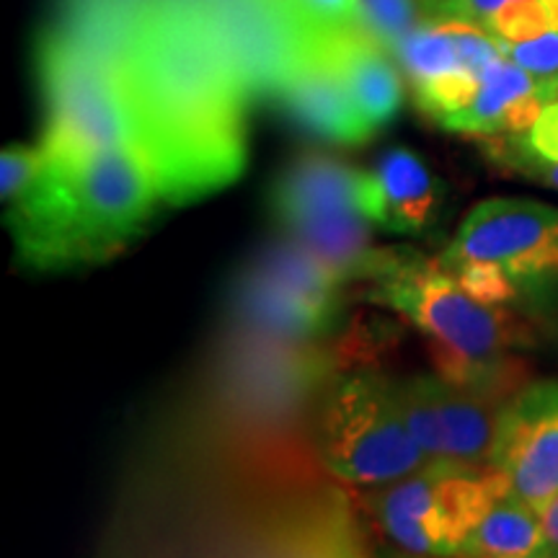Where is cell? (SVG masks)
Segmentation results:
<instances>
[{"label": "cell", "instance_id": "obj_24", "mask_svg": "<svg viewBox=\"0 0 558 558\" xmlns=\"http://www.w3.org/2000/svg\"><path fill=\"white\" fill-rule=\"evenodd\" d=\"M543 541L538 556H558V497L548 501V507L541 512Z\"/></svg>", "mask_w": 558, "mask_h": 558}, {"label": "cell", "instance_id": "obj_19", "mask_svg": "<svg viewBox=\"0 0 558 558\" xmlns=\"http://www.w3.org/2000/svg\"><path fill=\"white\" fill-rule=\"evenodd\" d=\"M362 29L396 58L403 39L422 24L424 0H360Z\"/></svg>", "mask_w": 558, "mask_h": 558}, {"label": "cell", "instance_id": "obj_1", "mask_svg": "<svg viewBox=\"0 0 558 558\" xmlns=\"http://www.w3.org/2000/svg\"><path fill=\"white\" fill-rule=\"evenodd\" d=\"M132 150L160 199L184 205L239 179L251 94L271 88L277 60L202 0L99 5Z\"/></svg>", "mask_w": 558, "mask_h": 558}, {"label": "cell", "instance_id": "obj_26", "mask_svg": "<svg viewBox=\"0 0 558 558\" xmlns=\"http://www.w3.org/2000/svg\"><path fill=\"white\" fill-rule=\"evenodd\" d=\"M548 339H550V344H554L556 352H558V308L554 311V316L548 318Z\"/></svg>", "mask_w": 558, "mask_h": 558}, {"label": "cell", "instance_id": "obj_23", "mask_svg": "<svg viewBox=\"0 0 558 558\" xmlns=\"http://www.w3.org/2000/svg\"><path fill=\"white\" fill-rule=\"evenodd\" d=\"M514 0H424L427 19H460L484 26L494 13L507 9Z\"/></svg>", "mask_w": 558, "mask_h": 558}, {"label": "cell", "instance_id": "obj_8", "mask_svg": "<svg viewBox=\"0 0 558 558\" xmlns=\"http://www.w3.org/2000/svg\"><path fill=\"white\" fill-rule=\"evenodd\" d=\"M439 259L494 264L514 282L522 311L548 305L558 298V207L518 197L478 202Z\"/></svg>", "mask_w": 558, "mask_h": 558}, {"label": "cell", "instance_id": "obj_22", "mask_svg": "<svg viewBox=\"0 0 558 558\" xmlns=\"http://www.w3.org/2000/svg\"><path fill=\"white\" fill-rule=\"evenodd\" d=\"M41 163V150L39 148H26V145H9L0 158L3 166V202L9 205L11 199H16L21 192L26 190V184L34 179Z\"/></svg>", "mask_w": 558, "mask_h": 558}, {"label": "cell", "instance_id": "obj_15", "mask_svg": "<svg viewBox=\"0 0 558 558\" xmlns=\"http://www.w3.org/2000/svg\"><path fill=\"white\" fill-rule=\"evenodd\" d=\"M324 39L362 128L373 137L401 109L403 83L399 68H396V58L388 50H383L362 26L324 34Z\"/></svg>", "mask_w": 558, "mask_h": 558}, {"label": "cell", "instance_id": "obj_18", "mask_svg": "<svg viewBox=\"0 0 558 558\" xmlns=\"http://www.w3.org/2000/svg\"><path fill=\"white\" fill-rule=\"evenodd\" d=\"M269 11L292 34H337L362 26L360 0H267Z\"/></svg>", "mask_w": 558, "mask_h": 558}, {"label": "cell", "instance_id": "obj_12", "mask_svg": "<svg viewBox=\"0 0 558 558\" xmlns=\"http://www.w3.org/2000/svg\"><path fill=\"white\" fill-rule=\"evenodd\" d=\"M271 90L295 117L300 128L308 130L311 135L339 145H357L369 140L324 37L284 29V47Z\"/></svg>", "mask_w": 558, "mask_h": 558}, {"label": "cell", "instance_id": "obj_3", "mask_svg": "<svg viewBox=\"0 0 558 558\" xmlns=\"http://www.w3.org/2000/svg\"><path fill=\"white\" fill-rule=\"evenodd\" d=\"M158 202L156 179L132 148L70 160L41 153L34 179L9 202V226L32 269L60 271L114 259L148 228Z\"/></svg>", "mask_w": 558, "mask_h": 558}, {"label": "cell", "instance_id": "obj_7", "mask_svg": "<svg viewBox=\"0 0 558 558\" xmlns=\"http://www.w3.org/2000/svg\"><path fill=\"white\" fill-rule=\"evenodd\" d=\"M497 471H450L427 463L362 497L383 546L411 556H458L463 541L501 494Z\"/></svg>", "mask_w": 558, "mask_h": 558}, {"label": "cell", "instance_id": "obj_5", "mask_svg": "<svg viewBox=\"0 0 558 558\" xmlns=\"http://www.w3.org/2000/svg\"><path fill=\"white\" fill-rule=\"evenodd\" d=\"M316 450L326 471L354 486H383L427 465L396 383L378 373L344 375L324 390Z\"/></svg>", "mask_w": 558, "mask_h": 558}, {"label": "cell", "instance_id": "obj_16", "mask_svg": "<svg viewBox=\"0 0 558 558\" xmlns=\"http://www.w3.org/2000/svg\"><path fill=\"white\" fill-rule=\"evenodd\" d=\"M501 58V41L486 26L460 19H424L396 52L411 83L456 70L484 75Z\"/></svg>", "mask_w": 558, "mask_h": 558}, {"label": "cell", "instance_id": "obj_20", "mask_svg": "<svg viewBox=\"0 0 558 558\" xmlns=\"http://www.w3.org/2000/svg\"><path fill=\"white\" fill-rule=\"evenodd\" d=\"M499 41H522L558 29V0H514L486 21Z\"/></svg>", "mask_w": 558, "mask_h": 558}, {"label": "cell", "instance_id": "obj_6", "mask_svg": "<svg viewBox=\"0 0 558 558\" xmlns=\"http://www.w3.org/2000/svg\"><path fill=\"white\" fill-rule=\"evenodd\" d=\"M365 173L341 158L308 153L279 173L269 194L279 228L341 284L357 282L375 251V222L362 205Z\"/></svg>", "mask_w": 558, "mask_h": 558}, {"label": "cell", "instance_id": "obj_11", "mask_svg": "<svg viewBox=\"0 0 558 558\" xmlns=\"http://www.w3.org/2000/svg\"><path fill=\"white\" fill-rule=\"evenodd\" d=\"M488 469L538 512L558 497V380H530L505 403Z\"/></svg>", "mask_w": 558, "mask_h": 558}, {"label": "cell", "instance_id": "obj_2", "mask_svg": "<svg viewBox=\"0 0 558 558\" xmlns=\"http://www.w3.org/2000/svg\"><path fill=\"white\" fill-rule=\"evenodd\" d=\"M367 298L422 331L435 369L458 386L509 401L533 378L520 349L538 344L525 311L473 298L445 264L414 248H375L360 282Z\"/></svg>", "mask_w": 558, "mask_h": 558}, {"label": "cell", "instance_id": "obj_13", "mask_svg": "<svg viewBox=\"0 0 558 558\" xmlns=\"http://www.w3.org/2000/svg\"><path fill=\"white\" fill-rule=\"evenodd\" d=\"M362 205L375 226L390 233L422 235L439 220L445 184L414 150L390 148L365 173Z\"/></svg>", "mask_w": 558, "mask_h": 558}, {"label": "cell", "instance_id": "obj_9", "mask_svg": "<svg viewBox=\"0 0 558 558\" xmlns=\"http://www.w3.org/2000/svg\"><path fill=\"white\" fill-rule=\"evenodd\" d=\"M411 435L427 463L450 471H488L505 401L442 375L396 383Z\"/></svg>", "mask_w": 558, "mask_h": 558}, {"label": "cell", "instance_id": "obj_14", "mask_svg": "<svg viewBox=\"0 0 558 558\" xmlns=\"http://www.w3.org/2000/svg\"><path fill=\"white\" fill-rule=\"evenodd\" d=\"M548 101H554V96L533 75L501 58L481 75L469 107L445 122L442 130L476 140L520 135L533 128Z\"/></svg>", "mask_w": 558, "mask_h": 558}, {"label": "cell", "instance_id": "obj_17", "mask_svg": "<svg viewBox=\"0 0 558 558\" xmlns=\"http://www.w3.org/2000/svg\"><path fill=\"white\" fill-rule=\"evenodd\" d=\"M543 541L541 512L525 505L512 492L488 507V512L471 530L469 538L463 541L458 556H478V558H518V556H538Z\"/></svg>", "mask_w": 558, "mask_h": 558}, {"label": "cell", "instance_id": "obj_4", "mask_svg": "<svg viewBox=\"0 0 558 558\" xmlns=\"http://www.w3.org/2000/svg\"><path fill=\"white\" fill-rule=\"evenodd\" d=\"M37 68L47 104V128L39 143L45 156L70 160L132 148L99 9L47 34Z\"/></svg>", "mask_w": 558, "mask_h": 558}, {"label": "cell", "instance_id": "obj_25", "mask_svg": "<svg viewBox=\"0 0 558 558\" xmlns=\"http://www.w3.org/2000/svg\"><path fill=\"white\" fill-rule=\"evenodd\" d=\"M533 181H538V184H543V186H548V190H556V192H558V163L548 166V169H543Z\"/></svg>", "mask_w": 558, "mask_h": 558}, {"label": "cell", "instance_id": "obj_21", "mask_svg": "<svg viewBox=\"0 0 558 558\" xmlns=\"http://www.w3.org/2000/svg\"><path fill=\"white\" fill-rule=\"evenodd\" d=\"M501 52L533 75L550 96H558V29L522 41H501Z\"/></svg>", "mask_w": 558, "mask_h": 558}, {"label": "cell", "instance_id": "obj_10", "mask_svg": "<svg viewBox=\"0 0 558 558\" xmlns=\"http://www.w3.org/2000/svg\"><path fill=\"white\" fill-rule=\"evenodd\" d=\"M341 282L295 241L269 248L243 279V318L277 339L316 337L339 311Z\"/></svg>", "mask_w": 558, "mask_h": 558}]
</instances>
